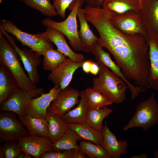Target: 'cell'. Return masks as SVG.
I'll return each mask as SVG.
<instances>
[{"label": "cell", "instance_id": "cell-1", "mask_svg": "<svg viewBox=\"0 0 158 158\" xmlns=\"http://www.w3.org/2000/svg\"><path fill=\"white\" fill-rule=\"evenodd\" d=\"M97 42L112 55L127 79L142 92L150 88L149 45L144 36L126 35L111 24L103 30Z\"/></svg>", "mask_w": 158, "mask_h": 158}, {"label": "cell", "instance_id": "cell-2", "mask_svg": "<svg viewBox=\"0 0 158 158\" xmlns=\"http://www.w3.org/2000/svg\"><path fill=\"white\" fill-rule=\"evenodd\" d=\"M0 30V64L10 71L19 88L24 91L37 87L24 71L20 59L12 45L7 41Z\"/></svg>", "mask_w": 158, "mask_h": 158}, {"label": "cell", "instance_id": "cell-3", "mask_svg": "<svg viewBox=\"0 0 158 158\" xmlns=\"http://www.w3.org/2000/svg\"><path fill=\"white\" fill-rule=\"evenodd\" d=\"M97 77L93 79L92 88L102 94L113 103L119 104L126 99L128 87L123 80L102 64L99 65Z\"/></svg>", "mask_w": 158, "mask_h": 158}, {"label": "cell", "instance_id": "cell-4", "mask_svg": "<svg viewBox=\"0 0 158 158\" xmlns=\"http://www.w3.org/2000/svg\"><path fill=\"white\" fill-rule=\"evenodd\" d=\"M84 0H74L71 11L63 21L57 22L48 18L43 20L41 23L47 27L55 29L62 33L68 39L71 46L75 51L91 52V49L85 44L80 40L78 30L77 13L79 7L82 6Z\"/></svg>", "mask_w": 158, "mask_h": 158}, {"label": "cell", "instance_id": "cell-5", "mask_svg": "<svg viewBox=\"0 0 158 158\" xmlns=\"http://www.w3.org/2000/svg\"><path fill=\"white\" fill-rule=\"evenodd\" d=\"M158 123V102L154 93L135 107L134 114L123 127L127 130L135 127H140L147 131Z\"/></svg>", "mask_w": 158, "mask_h": 158}, {"label": "cell", "instance_id": "cell-6", "mask_svg": "<svg viewBox=\"0 0 158 158\" xmlns=\"http://www.w3.org/2000/svg\"><path fill=\"white\" fill-rule=\"evenodd\" d=\"M0 28L13 35L23 45L26 46L39 55L53 48L52 42L39 34H30L21 31L9 20L2 19Z\"/></svg>", "mask_w": 158, "mask_h": 158}, {"label": "cell", "instance_id": "cell-7", "mask_svg": "<svg viewBox=\"0 0 158 158\" xmlns=\"http://www.w3.org/2000/svg\"><path fill=\"white\" fill-rule=\"evenodd\" d=\"M110 20L114 26L124 34H141L147 41L149 38L140 12L131 10L118 14L112 11Z\"/></svg>", "mask_w": 158, "mask_h": 158}, {"label": "cell", "instance_id": "cell-8", "mask_svg": "<svg viewBox=\"0 0 158 158\" xmlns=\"http://www.w3.org/2000/svg\"><path fill=\"white\" fill-rule=\"evenodd\" d=\"M0 114V138L4 141H16L29 135L25 127L11 111H1Z\"/></svg>", "mask_w": 158, "mask_h": 158}, {"label": "cell", "instance_id": "cell-9", "mask_svg": "<svg viewBox=\"0 0 158 158\" xmlns=\"http://www.w3.org/2000/svg\"><path fill=\"white\" fill-rule=\"evenodd\" d=\"M44 93L41 87L29 91H24L18 87L5 101L0 104V110L13 112L20 118L25 114V106L31 98L40 96Z\"/></svg>", "mask_w": 158, "mask_h": 158}, {"label": "cell", "instance_id": "cell-10", "mask_svg": "<svg viewBox=\"0 0 158 158\" xmlns=\"http://www.w3.org/2000/svg\"><path fill=\"white\" fill-rule=\"evenodd\" d=\"M0 28L19 57L32 82L35 84L38 83L40 81V78L37 68L41 62L40 55L34 53L31 49L26 48L22 49L20 48L8 32L2 28Z\"/></svg>", "mask_w": 158, "mask_h": 158}, {"label": "cell", "instance_id": "cell-11", "mask_svg": "<svg viewBox=\"0 0 158 158\" xmlns=\"http://www.w3.org/2000/svg\"><path fill=\"white\" fill-rule=\"evenodd\" d=\"M80 92L68 86L62 90L57 97L50 103L47 110L61 116L79 102Z\"/></svg>", "mask_w": 158, "mask_h": 158}, {"label": "cell", "instance_id": "cell-12", "mask_svg": "<svg viewBox=\"0 0 158 158\" xmlns=\"http://www.w3.org/2000/svg\"><path fill=\"white\" fill-rule=\"evenodd\" d=\"M62 90L59 86L54 85L49 92L30 99L25 105V114L36 118H46L50 103Z\"/></svg>", "mask_w": 158, "mask_h": 158}, {"label": "cell", "instance_id": "cell-13", "mask_svg": "<svg viewBox=\"0 0 158 158\" xmlns=\"http://www.w3.org/2000/svg\"><path fill=\"white\" fill-rule=\"evenodd\" d=\"M83 62L78 63L68 58L48 76V80L54 85L59 86L63 90L68 87L75 71L82 67Z\"/></svg>", "mask_w": 158, "mask_h": 158}, {"label": "cell", "instance_id": "cell-14", "mask_svg": "<svg viewBox=\"0 0 158 158\" xmlns=\"http://www.w3.org/2000/svg\"><path fill=\"white\" fill-rule=\"evenodd\" d=\"M140 13L149 38L157 37L158 0H143Z\"/></svg>", "mask_w": 158, "mask_h": 158}, {"label": "cell", "instance_id": "cell-15", "mask_svg": "<svg viewBox=\"0 0 158 158\" xmlns=\"http://www.w3.org/2000/svg\"><path fill=\"white\" fill-rule=\"evenodd\" d=\"M22 150L35 158H40L44 153L53 151L52 142L47 137L29 135L18 140Z\"/></svg>", "mask_w": 158, "mask_h": 158}, {"label": "cell", "instance_id": "cell-16", "mask_svg": "<svg viewBox=\"0 0 158 158\" xmlns=\"http://www.w3.org/2000/svg\"><path fill=\"white\" fill-rule=\"evenodd\" d=\"M40 34L54 43L57 47V50L66 56L78 63L85 61L83 54L76 53L70 48L66 41L65 36L60 32L51 28L47 27L45 31Z\"/></svg>", "mask_w": 158, "mask_h": 158}, {"label": "cell", "instance_id": "cell-17", "mask_svg": "<svg viewBox=\"0 0 158 158\" xmlns=\"http://www.w3.org/2000/svg\"><path fill=\"white\" fill-rule=\"evenodd\" d=\"M102 133L103 140L102 145L110 158H120L121 156L126 154L128 140H118L115 134L108 127L107 121H105Z\"/></svg>", "mask_w": 158, "mask_h": 158}, {"label": "cell", "instance_id": "cell-18", "mask_svg": "<svg viewBox=\"0 0 158 158\" xmlns=\"http://www.w3.org/2000/svg\"><path fill=\"white\" fill-rule=\"evenodd\" d=\"M147 41L150 62L149 84L150 88L158 91V38L150 37Z\"/></svg>", "mask_w": 158, "mask_h": 158}, {"label": "cell", "instance_id": "cell-19", "mask_svg": "<svg viewBox=\"0 0 158 158\" xmlns=\"http://www.w3.org/2000/svg\"><path fill=\"white\" fill-rule=\"evenodd\" d=\"M19 118L29 135L48 137V123L46 118H36L25 114Z\"/></svg>", "mask_w": 158, "mask_h": 158}, {"label": "cell", "instance_id": "cell-20", "mask_svg": "<svg viewBox=\"0 0 158 158\" xmlns=\"http://www.w3.org/2000/svg\"><path fill=\"white\" fill-rule=\"evenodd\" d=\"M103 48L97 41L91 47V52L95 56L97 63L98 65L103 64L123 80H125L126 78L120 68L111 59L109 53L104 51Z\"/></svg>", "mask_w": 158, "mask_h": 158}, {"label": "cell", "instance_id": "cell-21", "mask_svg": "<svg viewBox=\"0 0 158 158\" xmlns=\"http://www.w3.org/2000/svg\"><path fill=\"white\" fill-rule=\"evenodd\" d=\"M46 118L48 123V137L52 142L56 141L68 129L67 123L61 116L47 110Z\"/></svg>", "mask_w": 158, "mask_h": 158}, {"label": "cell", "instance_id": "cell-22", "mask_svg": "<svg viewBox=\"0 0 158 158\" xmlns=\"http://www.w3.org/2000/svg\"><path fill=\"white\" fill-rule=\"evenodd\" d=\"M69 128L75 131L84 140L97 145H102L103 136L102 132L92 128L86 122L82 123H67Z\"/></svg>", "mask_w": 158, "mask_h": 158}, {"label": "cell", "instance_id": "cell-23", "mask_svg": "<svg viewBox=\"0 0 158 158\" xmlns=\"http://www.w3.org/2000/svg\"><path fill=\"white\" fill-rule=\"evenodd\" d=\"M18 87H19L9 70L0 65V104L6 99Z\"/></svg>", "mask_w": 158, "mask_h": 158}, {"label": "cell", "instance_id": "cell-24", "mask_svg": "<svg viewBox=\"0 0 158 158\" xmlns=\"http://www.w3.org/2000/svg\"><path fill=\"white\" fill-rule=\"evenodd\" d=\"M80 97L76 108L61 116L67 123H82L85 122L89 108L83 90L80 92Z\"/></svg>", "mask_w": 158, "mask_h": 158}, {"label": "cell", "instance_id": "cell-25", "mask_svg": "<svg viewBox=\"0 0 158 158\" xmlns=\"http://www.w3.org/2000/svg\"><path fill=\"white\" fill-rule=\"evenodd\" d=\"M113 111V109L107 107L98 108H89L85 122L95 129L102 132L104 127L102 125L103 120Z\"/></svg>", "mask_w": 158, "mask_h": 158}, {"label": "cell", "instance_id": "cell-26", "mask_svg": "<svg viewBox=\"0 0 158 158\" xmlns=\"http://www.w3.org/2000/svg\"><path fill=\"white\" fill-rule=\"evenodd\" d=\"M101 7L118 14L131 10L140 12V10L138 0H104Z\"/></svg>", "mask_w": 158, "mask_h": 158}, {"label": "cell", "instance_id": "cell-27", "mask_svg": "<svg viewBox=\"0 0 158 158\" xmlns=\"http://www.w3.org/2000/svg\"><path fill=\"white\" fill-rule=\"evenodd\" d=\"M82 6H80L77 13L80 25V29L78 31L79 37L83 42L91 49L93 44L98 39L93 33L85 17V13Z\"/></svg>", "mask_w": 158, "mask_h": 158}, {"label": "cell", "instance_id": "cell-28", "mask_svg": "<svg viewBox=\"0 0 158 158\" xmlns=\"http://www.w3.org/2000/svg\"><path fill=\"white\" fill-rule=\"evenodd\" d=\"M81 138L74 131L68 128L59 140L52 142L53 151L75 150L79 147L78 141L82 140Z\"/></svg>", "mask_w": 158, "mask_h": 158}, {"label": "cell", "instance_id": "cell-29", "mask_svg": "<svg viewBox=\"0 0 158 158\" xmlns=\"http://www.w3.org/2000/svg\"><path fill=\"white\" fill-rule=\"evenodd\" d=\"M89 108H102L113 103L104 95L92 87L83 90Z\"/></svg>", "mask_w": 158, "mask_h": 158}, {"label": "cell", "instance_id": "cell-30", "mask_svg": "<svg viewBox=\"0 0 158 158\" xmlns=\"http://www.w3.org/2000/svg\"><path fill=\"white\" fill-rule=\"evenodd\" d=\"M43 69L51 72L54 70L67 59L66 56L53 48L46 51L43 54Z\"/></svg>", "mask_w": 158, "mask_h": 158}, {"label": "cell", "instance_id": "cell-31", "mask_svg": "<svg viewBox=\"0 0 158 158\" xmlns=\"http://www.w3.org/2000/svg\"><path fill=\"white\" fill-rule=\"evenodd\" d=\"M79 146L88 158H110L102 145H97L88 141H81Z\"/></svg>", "mask_w": 158, "mask_h": 158}, {"label": "cell", "instance_id": "cell-32", "mask_svg": "<svg viewBox=\"0 0 158 158\" xmlns=\"http://www.w3.org/2000/svg\"><path fill=\"white\" fill-rule=\"evenodd\" d=\"M28 6L39 11L43 15L51 17L58 15L49 0H19Z\"/></svg>", "mask_w": 158, "mask_h": 158}, {"label": "cell", "instance_id": "cell-33", "mask_svg": "<svg viewBox=\"0 0 158 158\" xmlns=\"http://www.w3.org/2000/svg\"><path fill=\"white\" fill-rule=\"evenodd\" d=\"M0 148V158H17L22 149L18 140L4 142Z\"/></svg>", "mask_w": 158, "mask_h": 158}, {"label": "cell", "instance_id": "cell-34", "mask_svg": "<svg viewBox=\"0 0 158 158\" xmlns=\"http://www.w3.org/2000/svg\"><path fill=\"white\" fill-rule=\"evenodd\" d=\"M74 150L52 151L43 154L41 158H74Z\"/></svg>", "mask_w": 158, "mask_h": 158}, {"label": "cell", "instance_id": "cell-35", "mask_svg": "<svg viewBox=\"0 0 158 158\" xmlns=\"http://www.w3.org/2000/svg\"><path fill=\"white\" fill-rule=\"evenodd\" d=\"M74 0H56L53 4L54 9L62 18L66 17V11Z\"/></svg>", "mask_w": 158, "mask_h": 158}, {"label": "cell", "instance_id": "cell-36", "mask_svg": "<svg viewBox=\"0 0 158 158\" xmlns=\"http://www.w3.org/2000/svg\"><path fill=\"white\" fill-rule=\"evenodd\" d=\"M87 5L92 7H101L104 0H84Z\"/></svg>", "mask_w": 158, "mask_h": 158}, {"label": "cell", "instance_id": "cell-37", "mask_svg": "<svg viewBox=\"0 0 158 158\" xmlns=\"http://www.w3.org/2000/svg\"><path fill=\"white\" fill-rule=\"evenodd\" d=\"M93 61L89 60L84 61L82 67L84 72L88 74L90 72L91 67Z\"/></svg>", "mask_w": 158, "mask_h": 158}, {"label": "cell", "instance_id": "cell-38", "mask_svg": "<svg viewBox=\"0 0 158 158\" xmlns=\"http://www.w3.org/2000/svg\"><path fill=\"white\" fill-rule=\"evenodd\" d=\"M85 154L80 147L74 150V158H86Z\"/></svg>", "mask_w": 158, "mask_h": 158}, {"label": "cell", "instance_id": "cell-39", "mask_svg": "<svg viewBox=\"0 0 158 158\" xmlns=\"http://www.w3.org/2000/svg\"><path fill=\"white\" fill-rule=\"evenodd\" d=\"M99 67L97 63L92 62L90 73L95 75H97L99 73Z\"/></svg>", "mask_w": 158, "mask_h": 158}, {"label": "cell", "instance_id": "cell-40", "mask_svg": "<svg viewBox=\"0 0 158 158\" xmlns=\"http://www.w3.org/2000/svg\"><path fill=\"white\" fill-rule=\"evenodd\" d=\"M148 157L147 155L145 153L133 155L130 157V158H147Z\"/></svg>", "mask_w": 158, "mask_h": 158}, {"label": "cell", "instance_id": "cell-41", "mask_svg": "<svg viewBox=\"0 0 158 158\" xmlns=\"http://www.w3.org/2000/svg\"><path fill=\"white\" fill-rule=\"evenodd\" d=\"M24 155L25 152L23 151H22L19 153L17 158H24Z\"/></svg>", "mask_w": 158, "mask_h": 158}, {"label": "cell", "instance_id": "cell-42", "mask_svg": "<svg viewBox=\"0 0 158 158\" xmlns=\"http://www.w3.org/2000/svg\"><path fill=\"white\" fill-rule=\"evenodd\" d=\"M153 155L154 157L158 158V148L154 151L153 152Z\"/></svg>", "mask_w": 158, "mask_h": 158}, {"label": "cell", "instance_id": "cell-43", "mask_svg": "<svg viewBox=\"0 0 158 158\" xmlns=\"http://www.w3.org/2000/svg\"><path fill=\"white\" fill-rule=\"evenodd\" d=\"M25 152L24 158H31L32 157V156L29 153L25 152Z\"/></svg>", "mask_w": 158, "mask_h": 158}, {"label": "cell", "instance_id": "cell-44", "mask_svg": "<svg viewBox=\"0 0 158 158\" xmlns=\"http://www.w3.org/2000/svg\"><path fill=\"white\" fill-rule=\"evenodd\" d=\"M143 0H138L139 1V4H140V5L141 4L142 1Z\"/></svg>", "mask_w": 158, "mask_h": 158}, {"label": "cell", "instance_id": "cell-45", "mask_svg": "<svg viewBox=\"0 0 158 158\" xmlns=\"http://www.w3.org/2000/svg\"><path fill=\"white\" fill-rule=\"evenodd\" d=\"M3 0H0V3H1Z\"/></svg>", "mask_w": 158, "mask_h": 158}, {"label": "cell", "instance_id": "cell-46", "mask_svg": "<svg viewBox=\"0 0 158 158\" xmlns=\"http://www.w3.org/2000/svg\"><path fill=\"white\" fill-rule=\"evenodd\" d=\"M52 0L54 2L56 1V0Z\"/></svg>", "mask_w": 158, "mask_h": 158}, {"label": "cell", "instance_id": "cell-47", "mask_svg": "<svg viewBox=\"0 0 158 158\" xmlns=\"http://www.w3.org/2000/svg\"><path fill=\"white\" fill-rule=\"evenodd\" d=\"M157 37L158 38V35L157 36Z\"/></svg>", "mask_w": 158, "mask_h": 158}]
</instances>
